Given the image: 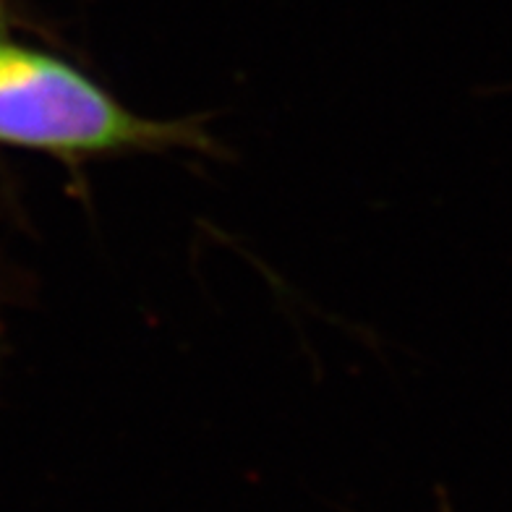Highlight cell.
<instances>
[{
    "label": "cell",
    "instance_id": "cell-1",
    "mask_svg": "<svg viewBox=\"0 0 512 512\" xmlns=\"http://www.w3.org/2000/svg\"><path fill=\"white\" fill-rule=\"evenodd\" d=\"M204 144L194 121L136 113L74 63L0 37V147L81 162Z\"/></svg>",
    "mask_w": 512,
    "mask_h": 512
},
{
    "label": "cell",
    "instance_id": "cell-2",
    "mask_svg": "<svg viewBox=\"0 0 512 512\" xmlns=\"http://www.w3.org/2000/svg\"><path fill=\"white\" fill-rule=\"evenodd\" d=\"M0 32H3V8H0Z\"/></svg>",
    "mask_w": 512,
    "mask_h": 512
}]
</instances>
